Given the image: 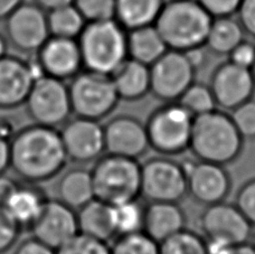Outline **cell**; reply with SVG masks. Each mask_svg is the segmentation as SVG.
Wrapping results in <instances>:
<instances>
[{
  "label": "cell",
  "mask_w": 255,
  "mask_h": 254,
  "mask_svg": "<svg viewBox=\"0 0 255 254\" xmlns=\"http://www.w3.org/2000/svg\"><path fill=\"white\" fill-rule=\"evenodd\" d=\"M67 161L57 128L33 124L18 130L10 141V168L27 184L54 179L65 169Z\"/></svg>",
  "instance_id": "cell-1"
},
{
  "label": "cell",
  "mask_w": 255,
  "mask_h": 254,
  "mask_svg": "<svg viewBox=\"0 0 255 254\" xmlns=\"http://www.w3.org/2000/svg\"><path fill=\"white\" fill-rule=\"evenodd\" d=\"M244 141L231 115L215 109L194 118L189 150L196 159L226 166L243 151Z\"/></svg>",
  "instance_id": "cell-2"
},
{
  "label": "cell",
  "mask_w": 255,
  "mask_h": 254,
  "mask_svg": "<svg viewBox=\"0 0 255 254\" xmlns=\"http://www.w3.org/2000/svg\"><path fill=\"white\" fill-rule=\"evenodd\" d=\"M213 19L198 0H168L154 27L168 49L185 53L205 46Z\"/></svg>",
  "instance_id": "cell-3"
},
{
  "label": "cell",
  "mask_w": 255,
  "mask_h": 254,
  "mask_svg": "<svg viewBox=\"0 0 255 254\" xmlns=\"http://www.w3.org/2000/svg\"><path fill=\"white\" fill-rule=\"evenodd\" d=\"M77 42L84 70L111 76L128 58V30L116 19L88 22Z\"/></svg>",
  "instance_id": "cell-4"
},
{
  "label": "cell",
  "mask_w": 255,
  "mask_h": 254,
  "mask_svg": "<svg viewBox=\"0 0 255 254\" xmlns=\"http://www.w3.org/2000/svg\"><path fill=\"white\" fill-rule=\"evenodd\" d=\"M94 196L109 205L139 199L141 164L135 159L104 153L92 170Z\"/></svg>",
  "instance_id": "cell-5"
},
{
  "label": "cell",
  "mask_w": 255,
  "mask_h": 254,
  "mask_svg": "<svg viewBox=\"0 0 255 254\" xmlns=\"http://www.w3.org/2000/svg\"><path fill=\"white\" fill-rule=\"evenodd\" d=\"M194 118L178 102H167L154 109L144 124L150 149L167 157L188 150Z\"/></svg>",
  "instance_id": "cell-6"
},
{
  "label": "cell",
  "mask_w": 255,
  "mask_h": 254,
  "mask_svg": "<svg viewBox=\"0 0 255 254\" xmlns=\"http://www.w3.org/2000/svg\"><path fill=\"white\" fill-rule=\"evenodd\" d=\"M72 112L94 121L106 119L116 110L118 97L111 76L82 70L68 84Z\"/></svg>",
  "instance_id": "cell-7"
},
{
  "label": "cell",
  "mask_w": 255,
  "mask_h": 254,
  "mask_svg": "<svg viewBox=\"0 0 255 254\" xmlns=\"http://www.w3.org/2000/svg\"><path fill=\"white\" fill-rule=\"evenodd\" d=\"M25 107L34 124L52 128L63 126L73 113L68 84L51 76H40L31 86Z\"/></svg>",
  "instance_id": "cell-8"
},
{
  "label": "cell",
  "mask_w": 255,
  "mask_h": 254,
  "mask_svg": "<svg viewBox=\"0 0 255 254\" xmlns=\"http://www.w3.org/2000/svg\"><path fill=\"white\" fill-rule=\"evenodd\" d=\"M187 192L184 167L167 156L149 158L141 164V196L152 202L179 203Z\"/></svg>",
  "instance_id": "cell-9"
},
{
  "label": "cell",
  "mask_w": 255,
  "mask_h": 254,
  "mask_svg": "<svg viewBox=\"0 0 255 254\" xmlns=\"http://www.w3.org/2000/svg\"><path fill=\"white\" fill-rule=\"evenodd\" d=\"M150 94L167 102H177L195 82L196 72L184 52L168 51L149 66Z\"/></svg>",
  "instance_id": "cell-10"
},
{
  "label": "cell",
  "mask_w": 255,
  "mask_h": 254,
  "mask_svg": "<svg viewBox=\"0 0 255 254\" xmlns=\"http://www.w3.org/2000/svg\"><path fill=\"white\" fill-rule=\"evenodd\" d=\"M3 21L9 46L21 54H36L51 36L47 11L33 1L22 2Z\"/></svg>",
  "instance_id": "cell-11"
},
{
  "label": "cell",
  "mask_w": 255,
  "mask_h": 254,
  "mask_svg": "<svg viewBox=\"0 0 255 254\" xmlns=\"http://www.w3.org/2000/svg\"><path fill=\"white\" fill-rule=\"evenodd\" d=\"M199 228L208 241L230 246L247 243L252 237L253 226L235 204L226 202L205 206L199 216Z\"/></svg>",
  "instance_id": "cell-12"
},
{
  "label": "cell",
  "mask_w": 255,
  "mask_h": 254,
  "mask_svg": "<svg viewBox=\"0 0 255 254\" xmlns=\"http://www.w3.org/2000/svg\"><path fill=\"white\" fill-rule=\"evenodd\" d=\"M187 192L196 203L204 206L225 202L232 189V178L225 166L202 160H186Z\"/></svg>",
  "instance_id": "cell-13"
},
{
  "label": "cell",
  "mask_w": 255,
  "mask_h": 254,
  "mask_svg": "<svg viewBox=\"0 0 255 254\" xmlns=\"http://www.w3.org/2000/svg\"><path fill=\"white\" fill-rule=\"evenodd\" d=\"M208 85L217 108L226 112L253 99L255 92V80L251 70L229 60L214 69Z\"/></svg>",
  "instance_id": "cell-14"
},
{
  "label": "cell",
  "mask_w": 255,
  "mask_h": 254,
  "mask_svg": "<svg viewBox=\"0 0 255 254\" xmlns=\"http://www.w3.org/2000/svg\"><path fill=\"white\" fill-rule=\"evenodd\" d=\"M68 160L75 164L97 161L106 153L104 129L99 121L75 117L60 131Z\"/></svg>",
  "instance_id": "cell-15"
},
{
  "label": "cell",
  "mask_w": 255,
  "mask_h": 254,
  "mask_svg": "<svg viewBox=\"0 0 255 254\" xmlns=\"http://www.w3.org/2000/svg\"><path fill=\"white\" fill-rule=\"evenodd\" d=\"M42 71L37 63L8 54L0 60V110L24 106L34 82Z\"/></svg>",
  "instance_id": "cell-16"
},
{
  "label": "cell",
  "mask_w": 255,
  "mask_h": 254,
  "mask_svg": "<svg viewBox=\"0 0 255 254\" xmlns=\"http://www.w3.org/2000/svg\"><path fill=\"white\" fill-rule=\"evenodd\" d=\"M30 231L33 238L57 250L80 233L77 213L57 198H48Z\"/></svg>",
  "instance_id": "cell-17"
},
{
  "label": "cell",
  "mask_w": 255,
  "mask_h": 254,
  "mask_svg": "<svg viewBox=\"0 0 255 254\" xmlns=\"http://www.w3.org/2000/svg\"><path fill=\"white\" fill-rule=\"evenodd\" d=\"M103 129L106 153L138 160L150 149L145 125L138 118L117 116L109 120Z\"/></svg>",
  "instance_id": "cell-18"
},
{
  "label": "cell",
  "mask_w": 255,
  "mask_h": 254,
  "mask_svg": "<svg viewBox=\"0 0 255 254\" xmlns=\"http://www.w3.org/2000/svg\"><path fill=\"white\" fill-rule=\"evenodd\" d=\"M36 63L44 75L62 81L72 80L83 70L77 39L49 36L36 53Z\"/></svg>",
  "instance_id": "cell-19"
},
{
  "label": "cell",
  "mask_w": 255,
  "mask_h": 254,
  "mask_svg": "<svg viewBox=\"0 0 255 254\" xmlns=\"http://www.w3.org/2000/svg\"><path fill=\"white\" fill-rule=\"evenodd\" d=\"M186 224L187 216L179 203L152 202L144 206L142 232L158 243L185 230Z\"/></svg>",
  "instance_id": "cell-20"
},
{
  "label": "cell",
  "mask_w": 255,
  "mask_h": 254,
  "mask_svg": "<svg viewBox=\"0 0 255 254\" xmlns=\"http://www.w3.org/2000/svg\"><path fill=\"white\" fill-rule=\"evenodd\" d=\"M118 97L127 102H135L150 93V69L128 57L111 75Z\"/></svg>",
  "instance_id": "cell-21"
},
{
  "label": "cell",
  "mask_w": 255,
  "mask_h": 254,
  "mask_svg": "<svg viewBox=\"0 0 255 254\" xmlns=\"http://www.w3.org/2000/svg\"><path fill=\"white\" fill-rule=\"evenodd\" d=\"M76 213L81 234L107 243L117 238L112 205L94 198Z\"/></svg>",
  "instance_id": "cell-22"
},
{
  "label": "cell",
  "mask_w": 255,
  "mask_h": 254,
  "mask_svg": "<svg viewBox=\"0 0 255 254\" xmlns=\"http://www.w3.org/2000/svg\"><path fill=\"white\" fill-rule=\"evenodd\" d=\"M56 192L58 201L79 211L95 198L91 170L76 167L63 172Z\"/></svg>",
  "instance_id": "cell-23"
},
{
  "label": "cell",
  "mask_w": 255,
  "mask_h": 254,
  "mask_svg": "<svg viewBox=\"0 0 255 254\" xmlns=\"http://www.w3.org/2000/svg\"><path fill=\"white\" fill-rule=\"evenodd\" d=\"M168 51L154 25L128 31V57L144 65H152Z\"/></svg>",
  "instance_id": "cell-24"
},
{
  "label": "cell",
  "mask_w": 255,
  "mask_h": 254,
  "mask_svg": "<svg viewBox=\"0 0 255 254\" xmlns=\"http://www.w3.org/2000/svg\"><path fill=\"white\" fill-rule=\"evenodd\" d=\"M47 199L45 193L36 185H19L4 207L22 229H30L42 212Z\"/></svg>",
  "instance_id": "cell-25"
},
{
  "label": "cell",
  "mask_w": 255,
  "mask_h": 254,
  "mask_svg": "<svg viewBox=\"0 0 255 254\" xmlns=\"http://www.w3.org/2000/svg\"><path fill=\"white\" fill-rule=\"evenodd\" d=\"M166 0H116L115 19L128 31L154 25Z\"/></svg>",
  "instance_id": "cell-26"
},
{
  "label": "cell",
  "mask_w": 255,
  "mask_h": 254,
  "mask_svg": "<svg viewBox=\"0 0 255 254\" xmlns=\"http://www.w3.org/2000/svg\"><path fill=\"white\" fill-rule=\"evenodd\" d=\"M244 36L243 27L235 18H214L205 47L215 55L227 56L241 42H243Z\"/></svg>",
  "instance_id": "cell-27"
},
{
  "label": "cell",
  "mask_w": 255,
  "mask_h": 254,
  "mask_svg": "<svg viewBox=\"0 0 255 254\" xmlns=\"http://www.w3.org/2000/svg\"><path fill=\"white\" fill-rule=\"evenodd\" d=\"M48 29L51 36L77 39L88 24L74 3L47 11Z\"/></svg>",
  "instance_id": "cell-28"
},
{
  "label": "cell",
  "mask_w": 255,
  "mask_h": 254,
  "mask_svg": "<svg viewBox=\"0 0 255 254\" xmlns=\"http://www.w3.org/2000/svg\"><path fill=\"white\" fill-rule=\"evenodd\" d=\"M159 254H208L206 239L186 228L159 243Z\"/></svg>",
  "instance_id": "cell-29"
},
{
  "label": "cell",
  "mask_w": 255,
  "mask_h": 254,
  "mask_svg": "<svg viewBox=\"0 0 255 254\" xmlns=\"http://www.w3.org/2000/svg\"><path fill=\"white\" fill-rule=\"evenodd\" d=\"M112 213L117 237L142 231L144 206L139 203V199L113 205Z\"/></svg>",
  "instance_id": "cell-30"
},
{
  "label": "cell",
  "mask_w": 255,
  "mask_h": 254,
  "mask_svg": "<svg viewBox=\"0 0 255 254\" xmlns=\"http://www.w3.org/2000/svg\"><path fill=\"white\" fill-rule=\"evenodd\" d=\"M177 102L194 117L205 115L217 109L209 85L196 81L185 91Z\"/></svg>",
  "instance_id": "cell-31"
},
{
  "label": "cell",
  "mask_w": 255,
  "mask_h": 254,
  "mask_svg": "<svg viewBox=\"0 0 255 254\" xmlns=\"http://www.w3.org/2000/svg\"><path fill=\"white\" fill-rule=\"evenodd\" d=\"M110 248L111 254H159V243L142 231L117 237Z\"/></svg>",
  "instance_id": "cell-32"
},
{
  "label": "cell",
  "mask_w": 255,
  "mask_h": 254,
  "mask_svg": "<svg viewBox=\"0 0 255 254\" xmlns=\"http://www.w3.org/2000/svg\"><path fill=\"white\" fill-rule=\"evenodd\" d=\"M56 254H111V248L107 242L79 233L57 249Z\"/></svg>",
  "instance_id": "cell-33"
},
{
  "label": "cell",
  "mask_w": 255,
  "mask_h": 254,
  "mask_svg": "<svg viewBox=\"0 0 255 254\" xmlns=\"http://www.w3.org/2000/svg\"><path fill=\"white\" fill-rule=\"evenodd\" d=\"M73 3L88 22L115 19L116 0H74Z\"/></svg>",
  "instance_id": "cell-34"
},
{
  "label": "cell",
  "mask_w": 255,
  "mask_h": 254,
  "mask_svg": "<svg viewBox=\"0 0 255 254\" xmlns=\"http://www.w3.org/2000/svg\"><path fill=\"white\" fill-rule=\"evenodd\" d=\"M244 140H255V100L251 99L230 112Z\"/></svg>",
  "instance_id": "cell-35"
},
{
  "label": "cell",
  "mask_w": 255,
  "mask_h": 254,
  "mask_svg": "<svg viewBox=\"0 0 255 254\" xmlns=\"http://www.w3.org/2000/svg\"><path fill=\"white\" fill-rule=\"evenodd\" d=\"M22 228L4 206H0V254L16 246Z\"/></svg>",
  "instance_id": "cell-36"
},
{
  "label": "cell",
  "mask_w": 255,
  "mask_h": 254,
  "mask_svg": "<svg viewBox=\"0 0 255 254\" xmlns=\"http://www.w3.org/2000/svg\"><path fill=\"white\" fill-rule=\"evenodd\" d=\"M234 204L252 226H255V178L245 181L241 186Z\"/></svg>",
  "instance_id": "cell-37"
},
{
  "label": "cell",
  "mask_w": 255,
  "mask_h": 254,
  "mask_svg": "<svg viewBox=\"0 0 255 254\" xmlns=\"http://www.w3.org/2000/svg\"><path fill=\"white\" fill-rule=\"evenodd\" d=\"M213 18L232 17L238 13L242 0H198Z\"/></svg>",
  "instance_id": "cell-38"
},
{
  "label": "cell",
  "mask_w": 255,
  "mask_h": 254,
  "mask_svg": "<svg viewBox=\"0 0 255 254\" xmlns=\"http://www.w3.org/2000/svg\"><path fill=\"white\" fill-rule=\"evenodd\" d=\"M227 56L230 62L251 70L255 61V43L244 39Z\"/></svg>",
  "instance_id": "cell-39"
},
{
  "label": "cell",
  "mask_w": 255,
  "mask_h": 254,
  "mask_svg": "<svg viewBox=\"0 0 255 254\" xmlns=\"http://www.w3.org/2000/svg\"><path fill=\"white\" fill-rule=\"evenodd\" d=\"M238 20L245 34L255 39V0H242L238 10Z\"/></svg>",
  "instance_id": "cell-40"
},
{
  "label": "cell",
  "mask_w": 255,
  "mask_h": 254,
  "mask_svg": "<svg viewBox=\"0 0 255 254\" xmlns=\"http://www.w3.org/2000/svg\"><path fill=\"white\" fill-rule=\"evenodd\" d=\"M13 254H56V250L37 239L30 238L18 244Z\"/></svg>",
  "instance_id": "cell-41"
},
{
  "label": "cell",
  "mask_w": 255,
  "mask_h": 254,
  "mask_svg": "<svg viewBox=\"0 0 255 254\" xmlns=\"http://www.w3.org/2000/svg\"><path fill=\"white\" fill-rule=\"evenodd\" d=\"M19 187V184L12 177L6 174L0 175V206H6L13 193Z\"/></svg>",
  "instance_id": "cell-42"
},
{
  "label": "cell",
  "mask_w": 255,
  "mask_h": 254,
  "mask_svg": "<svg viewBox=\"0 0 255 254\" xmlns=\"http://www.w3.org/2000/svg\"><path fill=\"white\" fill-rule=\"evenodd\" d=\"M10 168V142L0 137V175Z\"/></svg>",
  "instance_id": "cell-43"
},
{
  "label": "cell",
  "mask_w": 255,
  "mask_h": 254,
  "mask_svg": "<svg viewBox=\"0 0 255 254\" xmlns=\"http://www.w3.org/2000/svg\"><path fill=\"white\" fill-rule=\"evenodd\" d=\"M17 131L16 126L11 120H9L8 118H0V137L10 142Z\"/></svg>",
  "instance_id": "cell-44"
},
{
  "label": "cell",
  "mask_w": 255,
  "mask_h": 254,
  "mask_svg": "<svg viewBox=\"0 0 255 254\" xmlns=\"http://www.w3.org/2000/svg\"><path fill=\"white\" fill-rule=\"evenodd\" d=\"M218 254H255V249L252 243L247 242L226 247Z\"/></svg>",
  "instance_id": "cell-45"
},
{
  "label": "cell",
  "mask_w": 255,
  "mask_h": 254,
  "mask_svg": "<svg viewBox=\"0 0 255 254\" xmlns=\"http://www.w3.org/2000/svg\"><path fill=\"white\" fill-rule=\"evenodd\" d=\"M22 2L24 0H0V21L6 19Z\"/></svg>",
  "instance_id": "cell-46"
},
{
  "label": "cell",
  "mask_w": 255,
  "mask_h": 254,
  "mask_svg": "<svg viewBox=\"0 0 255 254\" xmlns=\"http://www.w3.org/2000/svg\"><path fill=\"white\" fill-rule=\"evenodd\" d=\"M34 3L37 4L45 11H51L53 9L60 8L74 2V0H31Z\"/></svg>",
  "instance_id": "cell-47"
},
{
  "label": "cell",
  "mask_w": 255,
  "mask_h": 254,
  "mask_svg": "<svg viewBox=\"0 0 255 254\" xmlns=\"http://www.w3.org/2000/svg\"><path fill=\"white\" fill-rule=\"evenodd\" d=\"M8 49H9V43L6 38L4 34L0 33V60L6 55H8Z\"/></svg>",
  "instance_id": "cell-48"
},
{
  "label": "cell",
  "mask_w": 255,
  "mask_h": 254,
  "mask_svg": "<svg viewBox=\"0 0 255 254\" xmlns=\"http://www.w3.org/2000/svg\"><path fill=\"white\" fill-rule=\"evenodd\" d=\"M251 72H252L253 78H254V80H255V61H254V64H253V66L251 67Z\"/></svg>",
  "instance_id": "cell-49"
},
{
  "label": "cell",
  "mask_w": 255,
  "mask_h": 254,
  "mask_svg": "<svg viewBox=\"0 0 255 254\" xmlns=\"http://www.w3.org/2000/svg\"><path fill=\"white\" fill-rule=\"evenodd\" d=\"M252 246L254 247V249H255V235H254V238H253V243H252Z\"/></svg>",
  "instance_id": "cell-50"
}]
</instances>
